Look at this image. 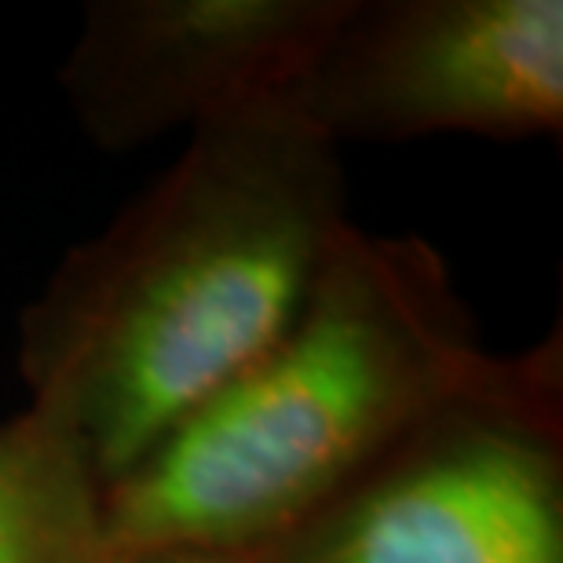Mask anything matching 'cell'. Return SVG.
<instances>
[{"mask_svg": "<svg viewBox=\"0 0 563 563\" xmlns=\"http://www.w3.org/2000/svg\"><path fill=\"white\" fill-rule=\"evenodd\" d=\"M344 228L341 154L289 99L195 129L22 314L30 407L107 490L289 330Z\"/></svg>", "mask_w": 563, "mask_h": 563, "instance_id": "1", "label": "cell"}, {"mask_svg": "<svg viewBox=\"0 0 563 563\" xmlns=\"http://www.w3.org/2000/svg\"><path fill=\"white\" fill-rule=\"evenodd\" d=\"M531 358L483 352L424 242L347 223L289 330L103 490L107 549H272Z\"/></svg>", "mask_w": 563, "mask_h": 563, "instance_id": "2", "label": "cell"}, {"mask_svg": "<svg viewBox=\"0 0 563 563\" xmlns=\"http://www.w3.org/2000/svg\"><path fill=\"white\" fill-rule=\"evenodd\" d=\"M560 363L450 410L264 563H563Z\"/></svg>", "mask_w": 563, "mask_h": 563, "instance_id": "3", "label": "cell"}, {"mask_svg": "<svg viewBox=\"0 0 563 563\" xmlns=\"http://www.w3.org/2000/svg\"><path fill=\"white\" fill-rule=\"evenodd\" d=\"M289 103L333 146L563 125L560 0H347Z\"/></svg>", "mask_w": 563, "mask_h": 563, "instance_id": "4", "label": "cell"}, {"mask_svg": "<svg viewBox=\"0 0 563 563\" xmlns=\"http://www.w3.org/2000/svg\"><path fill=\"white\" fill-rule=\"evenodd\" d=\"M347 0H99L63 66L85 136L107 151L289 99Z\"/></svg>", "mask_w": 563, "mask_h": 563, "instance_id": "5", "label": "cell"}, {"mask_svg": "<svg viewBox=\"0 0 563 563\" xmlns=\"http://www.w3.org/2000/svg\"><path fill=\"white\" fill-rule=\"evenodd\" d=\"M0 563H107L103 479L33 407L0 424Z\"/></svg>", "mask_w": 563, "mask_h": 563, "instance_id": "6", "label": "cell"}, {"mask_svg": "<svg viewBox=\"0 0 563 563\" xmlns=\"http://www.w3.org/2000/svg\"><path fill=\"white\" fill-rule=\"evenodd\" d=\"M107 563H264L256 553H234V549H201V545H162V549H132V553H110Z\"/></svg>", "mask_w": 563, "mask_h": 563, "instance_id": "7", "label": "cell"}]
</instances>
